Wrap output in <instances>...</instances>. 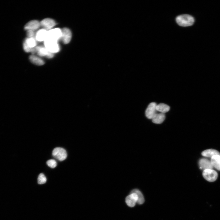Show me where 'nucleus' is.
<instances>
[{
    "mask_svg": "<svg viewBox=\"0 0 220 220\" xmlns=\"http://www.w3.org/2000/svg\"><path fill=\"white\" fill-rule=\"evenodd\" d=\"M45 48L50 52L53 53L58 52L60 47L58 42L46 38L44 41Z\"/></svg>",
    "mask_w": 220,
    "mask_h": 220,
    "instance_id": "nucleus-2",
    "label": "nucleus"
},
{
    "mask_svg": "<svg viewBox=\"0 0 220 220\" xmlns=\"http://www.w3.org/2000/svg\"><path fill=\"white\" fill-rule=\"evenodd\" d=\"M46 163L48 166L52 168H55L57 165L56 161L53 159H50L48 160Z\"/></svg>",
    "mask_w": 220,
    "mask_h": 220,
    "instance_id": "nucleus-22",
    "label": "nucleus"
},
{
    "mask_svg": "<svg viewBox=\"0 0 220 220\" xmlns=\"http://www.w3.org/2000/svg\"><path fill=\"white\" fill-rule=\"evenodd\" d=\"M27 34L28 38L35 37V34L34 31L32 30H27Z\"/></svg>",
    "mask_w": 220,
    "mask_h": 220,
    "instance_id": "nucleus-23",
    "label": "nucleus"
},
{
    "mask_svg": "<svg viewBox=\"0 0 220 220\" xmlns=\"http://www.w3.org/2000/svg\"><path fill=\"white\" fill-rule=\"evenodd\" d=\"M138 197L137 194L131 192L130 194L126 198L125 202L128 206L133 207H134L137 203Z\"/></svg>",
    "mask_w": 220,
    "mask_h": 220,
    "instance_id": "nucleus-7",
    "label": "nucleus"
},
{
    "mask_svg": "<svg viewBox=\"0 0 220 220\" xmlns=\"http://www.w3.org/2000/svg\"><path fill=\"white\" fill-rule=\"evenodd\" d=\"M176 20L178 24L182 27H187L193 25L195 21L194 17L188 14H183L177 16Z\"/></svg>",
    "mask_w": 220,
    "mask_h": 220,
    "instance_id": "nucleus-1",
    "label": "nucleus"
},
{
    "mask_svg": "<svg viewBox=\"0 0 220 220\" xmlns=\"http://www.w3.org/2000/svg\"><path fill=\"white\" fill-rule=\"evenodd\" d=\"M211 162L213 167L220 170V155H215L212 157Z\"/></svg>",
    "mask_w": 220,
    "mask_h": 220,
    "instance_id": "nucleus-16",
    "label": "nucleus"
},
{
    "mask_svg": "<svg viewBox=\"0 0 220 220\" xmlns=\"http://www.w3.org/2000/svg\"><path fill=\"white\" fill-rule=\"evenodd\" d=\"M199 163L200 168L203 169L204 170L207 169H212L213 168L211 162L207 159H200L199 161Z\"/></svg>",
    "mask_w": 220,
    "mask_h": 220,
    "instance_id": "nucleus-14",
    "label": "nucleus"
},
{
    "mask_svg": "<svg viewBox=\"0 0 220 220\" xmlns=\"http://www.w3.org/2000/svg\"><path fill=\"white\" fill-rule=\"evenodd\" d=\"M29 58L32 63L36 65H42L44 64V62L42 59L34 55H30Z\"/></svg>",
    "mask_w": 220,
    "mask_h": 220,
    "instance_id": "nucleus-18",
    "label": "nucleus"
},
{
    "mask_svg": "<svg viewBox=\"0 0 220 220\" xmlns=\"http://www.w3.org/2000/svg\"><path fill=\"white\" fill-rule=\"evenodd\" d=\"M165 119L164 113H156L152 118V122L156 124H161L162 123Z\"/></svg>",
    "mask_w": 220,
    "mask_h": 220,
    "instance_id": "nucleus-15",
    "label": "nucleus"
},
{
    "mask_svg": "<svg viewBox=\"0 0 220 220\" xmlns=\"http://www.w3.org/2000/svg\"><path fill=\"white\" fill-rule=\"evenodd\" d=\"M203 156L211 157L215 155H220V153L218 151L214 149H208L203 151L201 153Z\"/></svg>",
    "mask_w": 220,
    "mask_h": 220,
    "instance_id": "nucleus-17",
    "label": "nucleus"
},
{
    "mask_svg": "<svg viewBox=\"0 0 220 220\" xmlns=\"http://www.w3.org/2000/svg\"><path fill=\"white\" fill-rule=\"evenodd\" d=\"M53 156L60 161L65 160L67 157V153L65 150L63 148L57 147L52 151Z\"/></svg>",
    "mask_w": 220,
    "mask_h": 220,
    "instance_id": "nucleus-4",
    "label": "nucleus"
},
{
    "mask_svg": "<svg viewBox=\"0 0 220 220\" xmlns=\"http://www.w3.org/2000/svg\"><path fill=\"white\" fill-rule=\"evenodd\" d=\"M61 35V29L59 28H55L48 31L46 38L58 42L60 39Z\"/></svg>",
    "mask_w": 220,
    "mask_h": 220,
    "instance_id": "nucleus-3",
    "label": "nucleus"
},
{
    "mask_svg": "<svg viewBox=\"0 0 220 220\" xmlns=\"http://www.w3.org/2000/svg\"><path fill=\"white\" fill-rule=\"evenodd\" d=\"M37 54L41 57H46L49 58H51L53 57L54 53L49 51L46 48L41 46H37L35 47Z\"/></svg>",
    "mask_w": 220,
    "mask_h": 220,
    "instance_id": "nucleus-8",
    "label": "nucleus"
},
{
    "mask_svg": "<svg viewBox=\"0 0 220 220\" xmlns=\"http://www.w3.org/2000/svg\"><path fill=\"white\" fill-rule=\"evenodd\" d=\"M62 35L60 39L65 44L69 43L71 39L72 33L68 28H64L61 29Z\"/></svg>",
    "mask_w": 220,
    "mask_h": 220,
    "instance_id": "nucleus-10",
    "label": "nucleus"
},
{
    "mask_svg": "<svg viewBox=\"0 0 220 220\" xmlns=\"http://www.w3.org/2000/svg\"><path fill=\"white\" fill-rule=\"evenodd\" d=\"M40 22L37 20H32L28 22L24 26V29L27 31L32 30L35 31L40 27Z\"/></svg>",
    "mask_w": 220,
    "mask_h": 220,
    "instance_id": "nucleus-12",
    "label": "nucleus"
},
{
    "mask_svg": "<svg viewBox=\"0 0 220 220\" xmlns=\"http://www.w3.org/2000/svg\"><path fill=\"white\" fill-rule=\"evenodd\" d=\"M46 181V178L43 173H40L38 178V182L39 184L45 183Z\"/></svg>",
    "mask_w": 220,
    "mask_h": 220,
    "instance_id": "nucleus-21",
    "label": "nucleus"
},
{
    "mask_svg": "<svg viewBox=\"0 0 220 220\" xmlns=\"http://www.w3.org/2000/svg\"><path fill=\"white\" fill-rule=\"evenodd\" d=\"M218 174L212 169H207L204 170L203 172L204 178L207 181L213 182L215 181L218 177Z\"/></svg>",
    "mask_w": 220,
    "mask_h": 220,
    "instance_id": "nucleus-6",
    "label": "nucleus"
},
{
    "mask_svg": "<svg viewBox=\"0 0 220 220\" xmlns=\"http://www.w3.org/2000/svg\"><path fill=\"white\" fill-rule=\"evenodd\" d=\"M131 192L136 193L138 195V199L137 203L139 204H142L145 202L144 197L143 194L140 191L137 189H133Z\"/></svg>",
    "mask_w": 220,
    "mask_h": 220,
    "instance_id": "nucleus-20",
    "label": "nucleus"
},
{
    "mask_svg": "<svg viewBox=\"0 0 220 220\" xmlns=\"http://www.w3.org/2000/svg\"><path fill=\"white\" fill-rule=\"evenodd\" d=\"M36 41L35 37L26 38L23 44L24 51L26 52H31L32 49L36 46Z\"/></svg>",
    "mask_w": 220,
    "mask_h": 220,
    "instance_id": "nucleus-5",
    "label": "nucleus"
},
{
    "mask_svg": "<svg viewBox=\"0 0 220 220\" xmlns=\"http://www.w3.org/2000/svg\"><path fill=\"white\" fill-rule=\"evenodd\" d=\"M40 26L46 30H50L56 25L55 21L51 18H45L40 22Z\"/></svg>",
    "mask_w": 220,
    "mask_h": 220,
    "instance_id": "nucleus-11",
    "label": "nucleus"
},
{
    "mask_svg": "<svg viewBox=\"0 0 220 220\" xmlns=\"http://www.w3.org/2000/svg\"><path fill=\"white\" fill-rule=\"evenodd\" d=\"M156 109L157 111L162 113H165L169 111L170 107L166 104L161 103L157 105Z\"/></svg>",
    "mask_w": 220,
    "mask_h": 220,
    "instance_id": "nucleus-19",
    "label": "nucleus"
},
{
    "mask_svg": "<svg viewBox=\"0 0 220 220\" xmlns=\"http://www.w3.org/2000/svg\"><path fill=\"white\" fill-rule=\"evenodd\" d=\"M156 105V104L154 102L151 103L148 105L145 112V116L148 119H152L157 113Z\"/></svg>",
    "mask_w": 220,
    "mask_h": 220,
    "instance_id": "nucleus-9",
    "label": "nucleus"
},
{
    "mask_svg": "<svg viewBox=\"0 0 220 220\" xmlns=\"http://www.w3.org/2000/svg\"><path fill=\"white\" fill-rule=\"evenodd\" d=\"M48 31L44 29L38 30L36 33L35 38L36 41L42 42L44 41L47 37Z\"/></svg>",
    "mask_w": 220,
    "mask_h": 220,
    "instance_id": "nucleus-13",
    "label": "nucleus"
}]
</instances>
